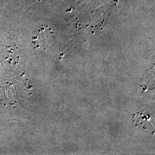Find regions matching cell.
<instances>
[{"label": "cell", "mask_w": 155, "mask_h": 155, "mask_svg": "<svg viewBox=\"0 0 155 155\" xmlns=\"http://www.w3.org/2000/svg\"><path fill=\"white\" fill-rule=\"evenodd\" d=\"M137 115L133 114V122L134 124L137 126L138 127L140 128H143L144 129L147 130L148 129V127L144 124V122L148 123V124H151L150 122H149V119H150V116H144L143 114V112L141 113H137Z\"/></svg>", "instance_id": "obj_1"}]
</instances>
